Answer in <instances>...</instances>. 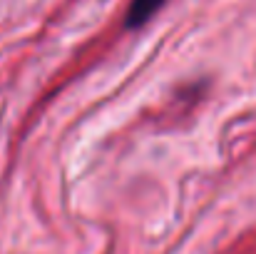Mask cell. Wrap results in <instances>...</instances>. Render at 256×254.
<instances>
[{"label":"cell","mask_w":256,"mask_h":254,"mask_svg":"<svg viewBox=\"0 0 256 254\" xmlns=\"http://www.w3.org/2000/svg\"><path fill=\"white\" fill-rule=\"evenodd\" d=\"M164 0H132L130 10H127V28H140L144 25L162 5Z\"/></svg>","instance_id":"cell-1"}]
</instances>
